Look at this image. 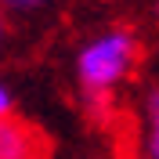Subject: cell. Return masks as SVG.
Listing matches in <instances>:
<instances>
[{"instance_id": "cell-1", "label": "cell", "mask_w": 159, "mask_h": 159, "mask_svg": "<svg viewBox=\"0 0 159 159\" xmlns=\"http://www.w3.org/2000/svg\"><path fill=\"white\" fill-rule=\"evenodd\" d=\"M141 61V36L130 25H105L76 47L72 76L80 98L90 112H105L116 94Z\"/></svg>"}, {"instance_id": "cell-2", "label": "cell", "mask_w": 159, "mask_h": 159, "mask_svg": "<svg viewBox=\"0 0 159 159\" xmlns=\"http://www.w3.org/2000/svg\"><path fill=\"white\" fill-rule=\"evenodd\" d=\"M51 145L43 138V130L18 116L0 119V159H47Z\"/></svg>"}, {"instance_id": "cell-3", "label": "cell", "mask_w": 159, "mask_h": 159, "mask_svg": "<svg viewBox=\"0 0 159 159\" xmlns=\"http://www.w3.org/2000/svg\"><path fill=\"white\" fill-rule=\"evenodd\" d=\"M141 152L145 159H159V87L141 98Z\"/></svg>"}, {"instance_id": "cell-4", "label": "cell", "mask_w": 159, "mask_h": 159, "mask_svg": "<svg viewBox=\"0 0 159 159\" xmlns=\"http://www.w3.org/2000/svg\"><path fill=\"white\" fill-rule=\"evenodd\" d=\"M54 0H0V7L7 18H40L43 11H51Z\"/></svg>"}, {"instance_id": "cell-5", "label": "cell", "mask_w": 159, "mask_h": 159, "mask_svg": "<svg viewBox=\"0 0 159 159\" xmlns=\"http://www.w3.org/2000/svg\"><path fill=\"white\" fill-rule=\"evenodd\" d=\"M15 116V90H11L7 80H0V119Z\"/></svg>"}, {"instance_id": "cell-6", "label": "cell", "mask_w": 159, "mask_h": 159, "mask_svg": "<svg viewBox=\"0 0 159 159\" xmlns=\"http://www.w3.org/2000/svg\"><path fill=\"white\" fill-rule=\"evenodd\" d=\"M4 40H7V15H4V7H0V47H4Z\"/></svg>"}, {"instance_id": "cell-7", "label": "cell", "mask_w": 159, "mask_h": 159, "mask_svg": "<svg viewBox=\"0 0 159 159\" xmlns=\"http://www.w3.org/2000/svg\"><path fill=\"white\" fill-rule=\"evenodd\" d=\"M156 18H159V0H156Z\"/></svg>"}]
</instances>
